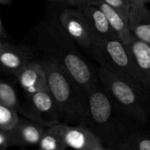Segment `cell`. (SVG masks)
I'll list each match as a JSON object with an SVG mask.
<instances>
[{"label": "cell", "mask_w": 150, "mask_h": 150, "mask_svg": "<svg viewBox=\"0 0 150 150\" xmlns=\"http://www.w3.org/2000/svg\"><path fill=\"white\" fill-rule=\"evenodd\" d=\"M131 4H149L150 0H130Z\"/></svg>", "instance_id": "cell-24"}, {"label": "cell", "mask_w": 150, "mask_h": 150, "mask_svg": "<svg viewBox=\"0 0 150 150\" xmlns=\"http://www.w3.org/2000/svg\"><path fill=\"white\" fill-rule=\"evenodd\" d=\"M90 54L98 62L100 67L127 79L148 93L141 81L127 47L120 40H104L93 34Z\"/></svg>", "instance_id": "cell-5"}, {"label": "cell", "mask_w": 150, "mask_h": 150, "mask_svg": "<svg viewBox=\"0 0 150 150\" xmlns=\"http://www.w3.org/2000/svg\"><path fill=\"white\" fill-rule=\"evenodd\" d=\"M83 14L92 33L104 40H119L103 11L93 4H85L78 8Z\"/></svg>", "instance_id": "cell-13"}, {"label": "cell", "mask_w": 150, "mask_h": 150, "mask_svg": "<svg viewBox=\"0 0 150 150\" xmlns=\"http://www.w3.org/2000/svg\"><path fill=\"white\" fill-rule=\"evenodd\" d=\"M8 42H9V40H1L0 39V54H1V52L4 49V47L7 46V44H8Z\"/></svg>", "instance_id": "cell-25"}, {"label": "cell", "mask_w": 150, "mask_h": 150, "mask_svg": "<svg viewBox=\"0 0 150 150\" xmlns=\"http://www.w3.org/2000/svg\"><path fill=\"white\" fill-rule=\"evenodd\" d=\"M57 1L58 0H47V2L53 5H57Z\"/></svg>", "instance_id": "cell-27"}, {"label": "cell", "mask_w": 150, "mask_h": 150, "mask_svg": "<svg viewBox=\"0 0 150 150\" xmlns=\"http://www.w3.org/2000/svg\"><path fill=\"white\" fill-rule=\"evenodd\" d=\"M10 137L8 131H0V150L10 148Z\"/></svg>", "instance_id": "cell-22"}, {"label": "cell", "mask_w": 150, "mask_h": 150, "mask_svg": "<svg viewBox=\"0 0 150 150\" xmlns=\"http://www.w3.org/2000/svg\"><path fill=\"white\" fill-rule=\"evenodd\" d=\"M97 72L101 85L117 106L135 124L145 127L150 121L149 94L103 67Z\"/></svg>", "instance_id": "cell-4"}, {"label": "cell", "mask_w": 150, "mask_h": 150, "mask_svg": "<svg viewBox=\"0 0 150 150\" xmlns=\"http://www.w3.org/2000/svg\"><path fill=\"white\" fill-rule=\"evenodd\" d=\"M128 25L134 37L150 45V10L146 4H131Z\"/></svg>", "instance_id": "cell-14"}, {"label": "cell", "mask_w": 150, "mask_h": 150, "mask_svg": "<svg viewBox=\"0 0 150 150\" xmlns=\"http://www.w3.org/2000/svg\"><path fill=\"white\" fill-rule=\"evenodd\" d=\"M19 113L17 110L0 104V131H9L19 120Z\"/></svg>", "instance_id": "cell-19"}, {"label": "cell", "mask_w": 150, "mask_h": 150, "mask_svg": "<svg viewBox=\"0 0 150 150\" xmlns=\"http://www.w3.org/2000/svg\"><path fill=\"white\" fill-rule=\"evenodd\" d=\"M12 0H0V4L1 5H10L11 4Z\"/></svg>", "instance_id": "cell-26"}, {"label": "cell", "mask_w": 150, "mask_h": 150, "mask_svg": "<svg viewBox=\"0 0 150 150\" xmlns=\"http://www.w3.org/2000/svg\"><path fill=\"white\" fill-rule=\"evenodd\" d=\"M20 114L47 127L62 122L59 107L48 90L26 96Z\"/></svg>", "instance_id": "cell-6"}, {"label": "cell", "mask_w": 150, "mask_h": 150, "mask_svg": "<svg viewBox=\"0 0 150 150\" xmlns=\"http://www.w3.org/2000/svg\"><path fill=\"white\" fill-rule=\"evenodd\" d=\"M120 150H150V129L136 127L127 135Z\"/></svg>", "instance_id": "cell-17"}, {"label": "cell", "mask_w": 150, "mask_h": 150, "mask_svg": "<svg viewBox=\"0 0 150 150\" xmlns=\"http://www.w3.org/2000/svg\"><path fill=\"white\" fill-rule=\"evenodd\" d=\"M36 51L29 46L8 42L0 54V71L14 76L33 61Z\"/></svg>", "instance_id": "cell-9"}, {"label": "cell", "mask_w": 150, "mask_h": 150, "mask_svg": "<svg viewBox=\"0 0 150 150\" xmlns=\"http://www.w3.org/2000/svg\"><path fill=\"white\" fill-rule=\"evenodd\" d=\"M15 77L26 96L48 90L47 75L39 58L29 62Z\"/></svg>", "instance_id": "cell-11"}, {"label": "cell", "mask_w": 150, "mask_h": 150, "mask_svg": "<svg viewBox=\"0 0 150 150\" xmlns=\"http://www.w3.org/2000/svg\"><path fill=\"white\" fill-rule=\"evenodd\" d=\"M0 39L1 40H10V37H9L6 30L4 29V27L3 25L1 18H0Z\"/></svg>", "instance_id": "cell-23"}, {"label": "cell", "mask_w": 150, "mask_h": 150, "mask_svg": "<svg viewBox=\"0 0 150 150\" xmlns=\"http://www.w3.org/2000/svg\"><path fill=\"white\" fill-rule=\"evenodd\" d=\"M89 4L97 5L103 11L118 39L127 46L134 36L129 29L128 22L121 16V14L103 0H89Z\"/></svg>", "instance_id": "cell-15"}, {"label": "cell", "mask_w": 150, "mask_h": 150, "mask_svg": "<svg viewBox=\"0 0 150 150\" xmlns=\"http://www.w3.org/2000/svg\"><path fill=\"white\" fill-rule=\"evenodd\" d=\"M90 127L101 139L106 150H120L127 135L140 127L115 104L101 83L87 92Z\"/></svg>", "instance_id": "cell-2"}, {"label": "cell", "mask_w": 150, "mask_h": 150, "mask_svg": "<svg viewBox=\"0 0 150 150\" xmlns=\"http://www.w3.org/2000/svg\"><path fill=\"white\" fill-rule=\"evenodd\" d=\"M59 21L68 35L89 54L92 47L93 33L78 8L63 7L58 13Z\"/></svg>", "instance_id": "cell-7"}, {"label": "cell", "mask_w": 150, "mask_h": 150, "mask_svg": "<svg viewBox=\"0 0 150 150\" xmlns=\"http://www.w3.org/2000/svg\"><path fill=\"white\" fill-rule=\"evenodd\" d=\"M59 123H56L46 128L37 145L40 149L65 150L68 149L63 140Z\"/></svg>", "instance_id": "cell-16"}, {"label": "cell", "mask_w": 150, "mask_h": 150, "mask_svg": "<svg viewBox=\"0 0 150 150\" xmlns=\"http://www.w3.org/2000/svg\"><path fill=\"white\" fill-rule=\"evenodd\" d=\"M40 53L39 60L47 75L48 91L59 107L62 122L88 126L89 106L86 91L56 60Z\"/></svg>", "instance_id": "cell-3"}, {"label": "cell", "mask_w": 150, "mask_h": 150, "mask_svg": "<svg viewBox=\"0 0 150 150\" xmlns=\"http://www.w3.org/2000/svg\"><path fill=\"white\" fill-rule=\"evenodd\" d=\"M63 140L68 147L77 150H106L98 134L86 125L59 123Z\"/></svg>", "instance_id": "cell-8"}, {"label": "cell", "mask_w": 150, "mask_h": 150, "mask_svg": "<svg viewBox=\"0 0 150 150\" xmlns=\"http://www.w3.org/2000/svg\"><path fill=\"white\" fill-rule=\"evenodd\" d=\"M89 1V0H88ZM115 10H117L121 16L128 22V16L131 7L130 0H103Z\"/></svg>", "instance_id": "cell-20"}, {"label": "cell", "mask_w": 150, "mask_h": 150, "mask_svg": "<svg viewBox=\"0 0 150 150\" xmlns=\"http://www.w3.org/2000/svg\"><path fill=\"white\" fill-rule=\"evenodd\" d=\"M47 127L27 118H19L8 131L11 147L37 146Z\"/></svg>", "instance_id": "cell-10"}, {"label": "cell", "mask_w": 150, "mask_h": 150, "mask_svg": "<svg viewBox=\"0 0 150 150\" xmlns=\"http://www.w3.org/2000/svg\"><path fill=\"white\" fill-rule=\"evenodd\" d=\"M126 47L145 90L150 94V45L134 37Z\"/></svg>", "instance_id": "cell-12"}, {"label": "cell", "mask_w": 150, "mask_h": 150, "mask_svg": "<svg viewBox=\"0 0 150 150\" xmlns=\"http://www.w3.org/2000/svg\"><path fill=\"white\" fill-rule=\"evenodd\" d=\"M0 104L17 110L20 114L22 105L18 100L16 90L11 83L3 79H0Z\"/></svg>", "instance_id": "cell-18"}, {"label": "cell", "mask_w": 150, "mask_h": 150, "mask_svg": "<svg viewBox=\"0 0 150 150\" xmlns=\"http://www.w3.org/2000/svg\"><path fill=\"white\" fill-rule=\"evenodd\" d=\"M85 4H89L88 0H58L57 5L62 7H75L80 8Z\"/></svg>", "instance_id": "cell-21"}, {"label": "cell", "mask_w": 150, "mask_h": 150, "mask_svg": "<svg viewBox=\"0 0 150 150\" xmlns=\"http://www.w3.org/2000/svg\"><path fill=\"white\" fill-rule=\"evenodd\" d=\"M38 51L56 60L87 92L100 83L98 72L80 54L76 43L62 26L57 13H51L34 29Z\"/></svg>", "instance_id": "cell-1"}]
</instances>
